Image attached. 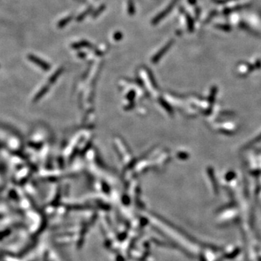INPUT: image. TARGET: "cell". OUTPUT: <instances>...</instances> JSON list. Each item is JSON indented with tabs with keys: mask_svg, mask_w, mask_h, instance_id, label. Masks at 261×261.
Masks as SVG:
<instances>
[{
	"mask_svg": "<svg viewBox=\"0 0 261 261\" xmlns=\"http://www.w3.org/2000/svg\"><path fill=\"white\" fill-rule=\"evenodd\" d=\"M28 59L31 61L32 63H34V64H36V65H38V67L42 68L44 71H48L49 69V65L48 63H45L44 60H41V59L38 58L36 56L34 55V54H28Z\"/></svg>",
	"mask_w": 261,
	"mask_h": 261,
	"instance_id": "cell-1",
	"label": "cell"
},
{
	"mask_svg": "<svg viewBox=\"0 0 261 261\" xmlns=\"http://www.w3.org/2000/svg\"><path fill=\"white\" fill-rule=\"evenodd\" d=\"M2 218H3V215H2V214H0V219Z\"/></svg>",
	"mask_w": 261,
	"mask_h": 261,
	"instance_id": "cell-4",
	"label": "cell"
},
{
	"mask_svg": "<svg viewBox=\"0 0 261 261\" xmlns=\"http://www.w3.org/2000/svg\"><path fill=\"white\" fill-rule=\"evenodd\" d=\"M47 91V88H46V87H44V88L43 89L41 90V91H40L39 92H38V94H36V97H34V101L36 102L37 100H39V99L41 98V97H42V96L44 95V94H45V92H46V91Z\"/></svg>",
	"mask_w": 261,
	"mask_h": 261,
	"instance_id": "cell-3",
	"label": "cell"
},
{
	"mask_svg": "<svg viewBox=\"0 0 261 261\" xmlns=\"http://www.w3.org/2000/svg\"><path fill=\"white\" fill-rule=\"evenodd\" d=\"M11 233L10 229H5L4 231H0V241H2V239H5V237H7L8 236H9L10 234Z\"/></svg>",
	"mask_w": 261,
	"mask_h": 261,
	"instance_id": "cell-2",
	"label": "cell"
}]
</instances>
